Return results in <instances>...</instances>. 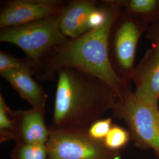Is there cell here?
<instances>
[{
	"label": "cell",
	"mask_w": 159,
	"mask_h": 159,
	"mask_svg": "<svg viewBox=\"0 0 159 159\" xmlns=\"http://www.w3.org/2000/svg\"><path fill=\"white\" fill-rule=\"evenodd\" d=\"M109 10L106 23L74 39L58 46L41 65L38 79L50 80L62 68H72L101 80L119 97L129 89L116 73L110 57V39L114 25L121 15L123 1H109ZM118 97V98H119Z\"/></svg>",
	"instance_id": "6da1fadb"
},
{
	"label": "cell",
	"mask_w": 159,
	"mask_h": 159,
	"mask_svg": "<svg viewBox=\"0 0 159 159\" xmlns=\"http://www.w3.org/2000/svg\"><path fill=\"white\" fill-rule=\"evenodd\" d=\"M56 74L52 127L87 130L114 107L117 94L96 77L72 68H60Z\"/></svg>",
	"instance_id": "7a4b0ae2"
},
{
	"label": "cell",
	"mask_w": 159,
	"mask_h": 159,
	"mask_svg": "<svg viewBox=\"0 0 159 159\" xmlns=\"http://www.w3.org/2000/svg\"><path fill=\"white\" fill-rule=\"evenodd\" d=\"M60 14L24 25L1 29L0 41L14 44L24 51L26 59L37 73L47 57L69 39L60 30Z\"/></svg>",
	"instance_id": "3957f363"
},
{
	"label": "cell",
	"mask_w": 159,
	"mask_h": 159,
	"mask_svg": "<svg viewBox=\"0 0 159 159\" xmlns=\"http://www.w3.org/2000/svg\"><path fill=\"white\" fill-rule=\"evenodd\" d=\"M114 111L125 120L133 136L159 154V110L134 92L126 90L117 98Z\"/></svg>",
	"instance_id": "277c9868"
},
{
	"label": "cell",
	"mask_w": 159,
	"mask_h": 159,
	"mask_svg": "<svg viewBox=\"0 0 159 159\" xmlns=\"http://www.w3.org/2000/svg\"><path fill=\"white\" fill-rule=\"evenodd\" d=\"M46 146L48 159H116L115 151L93 140L84 130H59L49 127Z\"/></svg>",
	"instance_id": "5b68a950"
},
{
	"label": "cell",
	"mask_w": 159,
	"mask_h": 159,
	"mask_svg": "<svg viewBox=\"0 0 159 159\" xmlns=\"http://www.w3.org/2000/svg\"><path fill=\"white\" fill-rule=\"evenodd\" d=\"M130 16L121 14L114 25L110 58L116 73L126 83L133 77L137 46L144 30L139 20Z\"/></svg>",
	"instance_id": "8992f818"
},
{
	"label": "cell",
	"mask_w": 159,
	"mask_h": 159,
	"mask_svg": "<svg viewBox=\"0 0 159 159\" xmlns=\"http://www.w3.org/2000/svg\"><path fill=\"white\" fill-rule=\"evenodd\" d=\"M60 0H11L0 11L1 29L14 27L59 15L66 5Z\"/></svg>",
	"instance_id": "52a82bcc"
},
{
	"label": "cell",
	"mask_w": 159,
	"mask_h": 159,
	"mask_svg": "<svg viewBox=\"0 0 159 159\" xmlns=\"http://www.w3.org/2000/svg\"><path fill=\"white\" fill-rule=\"evenodd\" d=\"M45 111L46 108L33 107L26 110H12L15 144L46 145L50 131L45 122Z\"/></svg>",
	"instance_id": "ba28073f"
},
{
	"label": "cell",
	"mask_w": 159,
	"mask_h": 159,
	"mask_svg": "<svg viewBox=\"0 0 159 159\" xmlns=\"http://www.w3.org/2000/svg\"><path fill=\"white\" fill-rule=\"evenodd\" d=\"M132 80L134 93L146 102L158 106L159 100V47H153L134 68Z\"/></svg>",
	"instance_id": "9c48e42d"
},
{
	"label": "cell",
	"mask_w": 159,
	"mask_h": 159,
	"mask_svg": "<svg viewBox=\"0 0 159 159\" xmlns=\"http://www.w3.org/2000/svg\"><path fill=\"white\" fill-rule=\"evenodd\" d=\"M98 4L93 0H74L66 2L60 19L62 33L69 39H74L89 31V17Z\"/></svg>",
	"instance_id": "30bf717a"
},
{
	"label": "cell",
	"mask_w": 159,
	"mask_h": 159,
	"mask_svg": "<svg viewBox=\"0 0 159 159\" xmlns=\"http://www.w3.org/2000/svg\"><path fill=\"white\" fill-rule=\"evenodd\" d=\"M0 74L32 107L46 108L48 95L33 78V73L24 70H10L0 72Z\"/></svg>",
	"instance_id": "8fae6325"
},
{
	"label": "cell",
	"mask_w": 159,
	"mask_h": 159,
	"mask_svg": "<svg viewBox=\"0 0 159 159\" xmlns=\"http://www.w3.org/2000/svg\"><path fill=\"white\" fill-rule=\"evenodd\" d=\"M15 123L12 110L6 104L3 96L0 95V142L14 140Z\"/></svg>",
	"instance_id": "7c38bea8"
},
{
	"label": "cell",
	"mask_w": 159,
	"mask_h": 159,
	"mask_svg": "<svg viewBox=\"0 0 159 159\" xmlns=\"http://www.w3.org/2000/svg\"><path fill=\"white\" fill-rule=\"evenodd\" d=\"M123 7L129 14L134 17H150L159 11V1L130 0L123 1Z\"/></svg>",
	"instance_id": "4fadbf2b"
},
{
	"label": "cell",
	"mask_w": 159,
	"mask_h": 159,
	"mask_svg": "<svg viewBox=\"0 0 159 159\" xmlns=\"http://www.w3.org/2000/svg\"><path fill=\"white\" fill-rule=\"evenodd\" d=\"M11 159H48L46 145L16 143Z\"/></svg>",
	"instance_id": "5bb4252c"
},
{
	"label": "cell",
	"mask_w": 159,
	"mask_h": 159,
	"mask_svg": "<svg viewBox=\"0 0 159 159\" xmlns=\"http://www.w3.org/2000/svg\"><path fill=\"white\" fill-rule=\"evenodd\" d=\"M10 70H24L34 74L35 70L27 59H18L4 51H0V72Z\"/></svg>",
	"instance_id": "9a60e30c"
},
{
	"label": "cell",
	"mask_w": 159,
	"mask_h": 159,
	"mask_svg": "<svg viewBox=\"0 0 159 159\" xmlns=\"http://www.w3.org/2000/svg\"><path fill=\"white\" fill-rule=\"evenodd\" d=\"M129 138V133L127 131L118 125H113L103 143L108 150L116 152L125 146Z\"/></svg>",
	"instance_id": "2e32d148"
},
{
	"label": "cell",
	"mask_w": 159,
	"mask_h": 159,
	"mask_svg": "<svg viewBox=\"0 0 159 159\" xmlns=\"http://www.w3.org/2000/svg\"><path fill=\"white\" fill-rule=\"evenodd\" d=\"M112 126V120L110 118L98 120L90 126L87 133L93 140L103 142Z\"/></svg>",
	"instance_id": "e0dca14e"
},
{
	"label": "cell",
	"mask_w": 159,
	"mask_h": 159,
	"mask_svg": "<svg viewBox=\"0 0 159 159\" xmlns=\"http://www.w3.org/2000/svg\"><path fill=\"white\" fill-rule=\"evenodd\" d=\"M148 36L153 47H159V21L150 30Z\"/></svg>",
	"instance_id": "ac0fdd59"
}]
</instances>
